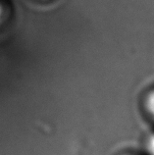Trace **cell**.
Wrapping results in <instances>:
<instances>
[{"label":"cell","instance_id":"7a4b0ae2","mask_svg":"<svg viewBox=\"0 0 154 155\" xmlns=\"http://www.w3.org/2000/svg\"><path fill=\"white\" fill-rule=\"evenodd\" d=\"M146 147L149 155H154V134L149 137L146 143Z\"/></svg>","mask_w":154,"mask_h":155},{"label":"cell","instance_id":"6da1fadb","mask_svg":"<svg viewBox=\"0 0 154 155\" xmlns=\"http://www.w3.org/2000/svg\"><path fill=\"white\" fill-rule=\"evenodd\" d=\"M145 106H146L148 113L150 114V116L154 120V91L147 95L146 101H145Z\"/></svg>","mask_w":154,"mask_h":155},{"label":"cell","instance_id":"3957f363","mask_svg":"<svg viewBox=\"0 0 154 155\" xmlns=\"http://www.w3.org/2000/svg\"><path fill=\"white\" fill-rule=\"evenodd\" d=\"M1 15H2V8L0 6V18H1Z\"/></svg>","mask_w":154,"mask_h":155}]
</instances>
